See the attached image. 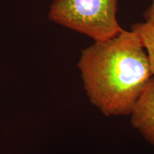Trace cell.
<instances>
[{"instance_id":"5","label":"cell","mask_w":154,"mask_h":154,"mask_svg":"<svg viewBox=\"0 0 154 154\" xmlns=\"http://www.w3.org/2000/svg\"><path fill=\"white\" fill-rule=\"evenodd\" d=\"M143 16L146 22L154 25V0H153L152 5L144 12Z\"/></svg>"},{"instance_id":"4","label":"cell","mask_w":154,"mask_h":154,"mask_svg":"<svg viewBox=\"0 0 154 154\" xmlns=\"http://www.w3.org/2000/svg\"><path fill=\"white\" fill-rule=\"evenodd\" d=\"M131 31L140 37L147 52L152 73L154 75V25L146 22L136 23L131 26Z\"/></svg>"},{"instance_id":"3","label":"cell","mask_w":154,"mask_h":154,"mask_svg":"<svg viewBox=\"0 0 154 154\" xmlns=\"http://www.w3.org/2000/svg\"><path fill=\"white\" fill-rule=\"evenodd\" d=\"M130 115L133 127L154 146V76L148 83Z\"/></svg>"},{"instance_id":"2","label":"cell","mask_w":154,"mask_h":154,"mask_svg":"<svg viewBox=\"0 0 154 154\" xmlns=\"http://www.w3.org/2000/svg\"><path fill=\"white\" fill-rule=\"evenodd\" d=\"M118 0H54L49 20L78 33L104 42L123 29L116 19Z\"/></svg>"},{"instance_id":"1","label":"cell","mask_w":154,"mask_h":154,"mask_svg":"<svg viewBox=\"0 0 154 154\" xmlns=\"http://www.w3.org/2000/svg\"><path fill=\"white\" fill-rule=\"evenodd\" d=\"M78 67L90 101L108 117L130 115L153 76L140 37L124 29L83 50Z\"/></svg>"}]
</instances>
